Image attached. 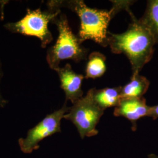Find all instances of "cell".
<instances>
[{"label": "cell", "mask_w": 158, "mask_h": 158, "mask_svg": "<svg viewBox=\"0 0 158 158\" xmlns=\"http://www.w3.org/2000/svg\"><path fill=\"white\" fill-rule=\"evenodd\" d=\"M69 110L67 102H65L62 107L48 114L29 130L25 138H21L18 140L21 151L24 153H31L40 148V142L45 138L61 132V121Z\"/></svg>", "instance_id": "cell-6"}, {"label": "cell", "mask_w": 158, "mask_h": 158, "mask_svg": "<svg viewBox=\"0 0 158 158\" xmlns=\"http://www.w3.org/2000/svg\"><path fill=\"white\" fill-rule=\"evenodd\" d=\"M129 14L132 23L125 32L119 34L108 32V45L114 53H123L128 58L132 74H135L151 60L156 43L152 34L133 13L131 11Z\"/></svg>", "instance_id": "cell-2"}, {"label": "cell", "mask_w": 158, "mask_h": 158, "mask_svg": "<svg viewBox=\"0 0 158 158\" xmlns=\"http://www.w3.org/2000/svg\"><path fill=\"white\" fill-rule=\"evenodd\" d=\"M148 117L152 118L153 120L158 118V104L150 107Z\"/></svg>", "instance_id": "cell-14"}, {"label": "cell", "mask_w": 158, "mask_h": 158, "mask_svg": "<svg viewBox=\"0 0 158 158\" xmlns=\"http://www.w3.org/2000/svg\"><path fill=\"white\" fill-rule=\"evenodd\" d=\"M55 71L60 81V87L65 93L66 102L69 100L74 104L83 97L81 83L85 77L82 74L74 72L70 64L60 67Z\"/></svg>", "instance_id": "cell-8"}, {"label": "cell", "mask_w": 158, "mask_h": 158, "mask_svg": "<svg viewBox=\"0 0 158 158\" xmlns=\"http://www.w3.org/2000/svg\"><path fill=\"white\" fill-rule=\"evenodd\" d=\"M60 10L48 8L42 11L27 10V14L21 20L15 23H8L4 28L12 33L35 36L40 40L41 47L45 48L53 40V36L48 29V23L61 12Z\"/></svg>", "instance_id": "cell-4"}, {"label": "cell", "mask_w": 158, "mask_h": 158, "mask_svg": "<svg viewBox=\"0 0 158 158\" xmlns=\"http://www.w3.org/2000/svg\"><path fill=\"white\" fill-rule=\"evenodd\" d=\"M104 111L94 101L91 89L85 97L69 107L63 118L71 121L76 127L79 135L83 139L98 134L96 127Z\"/></svg>", "instance_id": "cell-5"}, {"label": "cell", "mask_w": 158, "mask_h": 158, "mask_svg": "<svg viewBox=\"0 0 158 158\" xmlns=\"http://www.w3.org/2000/svg\"><path fill=\"white\" fill-rule=\"evenodd\" d=\"M150 85V81L139 73L132 74L130 83L122 87V98H141L146 93Z\"/></svg>", "instance_id": "cell-10"}, {"label": "cell", "mask_w": 158, "mask_h": 158, "mask_svg": "<svg viewBox=\"0 0 158 158\" xmlns=\"http://www.w3.org/2000/svg\"><path fill=\"white\" fill-rule=\"evenodd\" d=\"M110 11L91 8L81 0L49 1L48 8H67L76 12L80 20L78 38L82 44L86 40H92L103 47L108 46L107 28L110 21L121 10H130L133 1H114Z\"/></svg>", "instance_id": "cell-1"}, {"label": "cell", "mask_w": 158, "mask_h": 158, "mask_svg": "<svg viewBox=\"0 0 158 158\" xmlns=\"http://www.w3.org/2000/svg\"><path fill=\"white\" fill-rule=\"evenodd\" d=\"M139 21L149 30L158 45V0L147 1L145 11Z\"/></svg>", "instance_id": "cell-11"}, {"label": "cell", "mask_w": 158, "mask_h": 158, "mask_svg": "<svg viewBox=\"0 0 158 158\" xmlns=\"http://www.w3.org/2000/svg\"><path fill=\"white\" fill-rule=\"evenodd\" d=\"M122 86L112 88H105L97 90L96 88L91 89L93 98L96 104L105 111L108 108L117 107L122 99Z\"/></svg>", "instance_id": "cell-9"}, {"label": "cell", "mask_w": 158, "mask_h": 158, "mask_svg": "<svg viewBox=\"0 0 158 158\" xmlns=\"http://www.w3.org/2000/svg\"><path fill=\"white\" fill-rule=\"evenodd\" d=\"M150 107L147 105L146 100L143 97L122 98L118 105L115 108L114 115L129 120L132 124V130L135 131L137 121L143 117H148Z\"/></svg>", "instance_id": "cell-7"}, {"label": "cell", "mask_w": 158, "mask_h": 158, "mask_svg": "<svg viewBox=\"0 0 158 158\" xmlns=\"http://www.w3.org/2000/svg\"><path fill=\"white\" fill-rule=\"evenodd\" d=\"M147 158H158V155L154 153H151L148 156Z\"/></svg>", "instance_id": "cell-15"}, {"label": "cell", "mask_w": 158, "mask_h": 158, "mask_svg": "<svg viewBox=\"0 0 158 158\" xmlns=\"http://www.w3.org/2000/svg\"><path fill=\"white\" fill-rule=\"evenodd\" d=\"M4 76V72L2 71V63L0 59V85H1V81ZM8 101L6 100L3 96H2L1 93V89H0V108H4L6 107V105L8 104Z\"/></svg>", "instance_id": "cell-13"}, {"label": "cell", "mask_w": 158, "mask_h": 158, "mask_svg": "<svg viewBox=\"0 0 158 158\" xmlns=\"http://www.w3.org/2000/svg\"><path fill=\"white\" fill-rule=\"evenodd\" d=\"M52 23L56 25L59 36L56 44L50 47L46 54V60L51 69L56 70L64 60L79 62L87 59L88 49L81 45L78 36L73 33L65 14H60Z\"/></svg>", "instance_id": "cell-3"}, {"label": "cell", "mask_w": 158, "mask_h": 158, "mask_svg": "<svg viewBox=\"0 0 158 158\" xmlns=\"http://www.w3.org/2000/svg\"><path fill=\"white\" fill-rule=\"evenodd\" d=\"M106 56L100 52L90 53L87 63L85 77L94 79L102 76L106 70Z\"/></svg>", "instance_id": "cell-12"}]
</instances>
